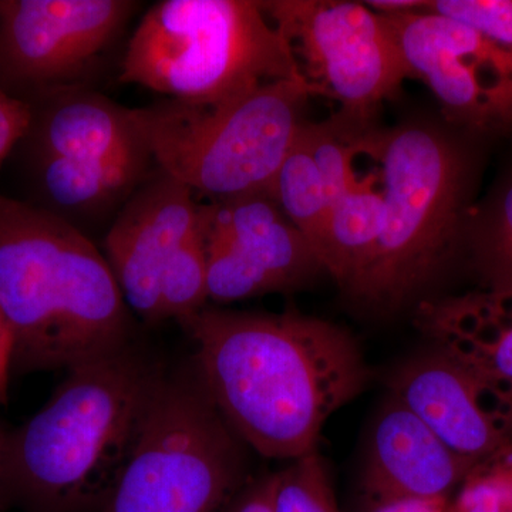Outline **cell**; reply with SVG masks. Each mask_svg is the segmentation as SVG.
<instances>
[{
  "mask_svg": "<svg viewBox=\"0 0 512 512\" xmlns=\"http://www.w3.org/2000/svg\"><path fill=\"white\" fill-rule=\"evenodd\" d=\"M183 326L215 409L264 457L291 461L319 450L330 417L372 380L348 330L315 316L205 308Z\"/></svg>",
  "mask_w": 512,
  "mask_h": 512,
  "instance_id": "obj_1",
  "label": "cell"
},
{
  "mask_svg": "<svg viewBox=\"0 0 512 512\" xmlns=\"http://www.w3.org/2000/svg\"><path fill=\"white\" fill-rule=\"evenodd\" d=\"M164 373L137 340L67 370L45 407L9 433V507L100 512L136 446Z\"/></svg>",
  "mask_w": 512,
  "mask_h": 512,
  "instance_id": "obj_2",
  "label": "cell"
},
{
  "mask_svg": "<svg viewBox=\"0 0 512 512\" xmlns=\"http://www.w3.org/2000/svg\"><path fill=\"white\" fill-rule=\"evenodd\" d=\"M0 312L12 372L72 369L136 340L106 256L53 212L0 195Z\"/></svg>",
  "mask_w": 512,
  "mask_h": 512,
  "instance_id": "obj_3",
  "label": "cell"
},
{
  "mask_svg": "<svg viewBox=\"0 0 512 512\" xmlns=\"http://www.w3.org/2000/svg\"><path fill=\"white\" fill-rule=\"evenodd\" d=\"M302 73L262 2L163 0L128 42L120 82L167 99L221 104Z\"/></svg>",
  "mask_w": 512,
  "mask_h": 512,
  "instance_id": "obj_4",
  "label": "cell"
},
{
  "mask_svg": "<svg viewBox=\"0 0 512 512\" xmlns=\"http://www.w3.org/2000/svg\"><path fill=\"white\" fill-rule=\"evenodd\" d=\"M318 90L305 77L265 84L221 104L164 99L133 109L156 167L211 201L269 194Z\"/></svg>",
  "mask_w": 512,
  "mask_h": 512,
  "instance_id": "obj_5",
  "label": "cell"
},
{
  "mask_svg": "<svg viewBox=\"0 0 512 512\" xmlns=\"http://www.w3.org/2000/svg\"><path fill=\"white\" fill-rule=\"evenodd\" d=\"M383 231L348 298L376 313L402 309L430 284L466 228L468 164L436 128L409 124L376 138Z\"/></svg>",
  "mask_w": 512,
  "mask_h": 512,
  "instance_id": "obj_6",
  "label": "cell"
},
{
  "mask_svg": "<svg viewBox=\"0 0 512 512\" xmlns=\"http://www.w3.org/2000/svg\"><path fill=\"white\" fill-rule=\"evenodd\" d=\"M245 448L194 366L165 372L100 512H221L247 481Z\"/></svg>",
  "mask_w": 512,
  "mask_h": 512,
  "instance_id": "obj_7",
  "label": "cell"
},
{
  "mask_svg": "<svg viewBox=\"0 0 512 512\" xmlns=\"http://www.w3.org/2000/svg\"><path fill=\"white\" fill-rule=\"evenodd\" d=\"M262 9L279 30L302 76L342 106V116L365 123L382 101L414 79L380 13L366 3L274 0Z\"/></svg>",
  "mask_w": 512,
  "mask_h": 512,
  "instance_id": "obj_8",
  "label": "cell"
},
{
  "mask_svg": "<svg viewBox=\"0 0 512 512\" xmlns=\"http://www.w3.org/2000/svg\"><path fill=\"white\" fill-rule=\"evenodd\" d=\"M136 8L128 0H0V89L29 103L87 87Z\"/></svg>",
  "mask_w": 512,
  "mask_h": 512,
  "instance_id": "obj_9",
  "label": "cell"
},
{
  "mask_svg": "<svg viewBox=\"0 0 512 512\" xmlns=\"http://www.w3.org/2000/svg\"><path fill=\"white\" fill-rule=\"evenodd\" d=\"M414 77L451 120L480 133H512V50L426 6L380 13Z\"/></svg>",
  "mask_w": 512,
  "mask_h": 512,
  "instance_id": "obj_10",
  "label": "cell"
},
{
  "mask_svg": "<svg viewBox=\"0 0 512 512\" xmlns=\"http://www.w3.org/2000/svg\"><path fill=\"white\" fill-rule=\"evenodd\" d=\"M200 229L210 301L289 291L323 271L311 242L269 194L200 205Z\"/></svg>",
  "mask_w": 512,
  "mask_h": 512,
  "instance_id": "obj_11",
  "label": "cell"
},
{
  "mask_svg": "<svg viewBox=\"0 0 512 512\" xmlns=\"http://www.w3.org/2000/svg\"><path fill=\"white\" fill-rule=\"evenodd\" d=\"M198 215L194 192L156 167L107 231L104 256L128 308L144 322H161V275Z\"/></svg>",
  "mask_w": 512,
  "mask_h": 512,
  "instance_id": "obj_12",
  "label": "cell"
},
{
  "mask_svg": "<svg viewBox=\"0 0 512 512\" xmlns=\"http://www.w3.org/2000/svg\"><path fill=\"white\" fill-rule=\"evenodd\" d=\"M390 393L470 463L512 443V394L440 352L404 366Z\"/></svg>",
  "mask_w": 512,
  "mask_h": 512,
  "instance_id": "obj_13",
  "label": "cell"
},
{
  "mask_svg": "<svg viewBox=\"0 0 512 512\" xmlns=\"http://www.w3.org/2000/svg\"><path fill=\"white\" fill-rule=\"evenodd\" d=\"M473 464L390 393L370 430L360 485L372 508L393 501L450 500Z\"/></svg>",
  "mask_w": 512,
  "mask_h": 512,
  "instance_id": "obj_14",
  "label": "cell"
},
{
  "mask_svg": "<svg viewBox=\"0 0 512 512\" xmlns=\"http://www.w3.org/2000/svg\"><path fill=\"white\" fill-rule=\"evenodd\" d=\"M414 323L436 352L512 394V286L424 299Z\"/></svg>",
  "mask_w": 512,
  "mask_h": 512,
  "instance_id": "obj_15",
  "label": "cell"
},
{
  "mask_svg": "<svg viewBox=\"0 0 512 512\" xmlns=\"http://www.w3.org/2000/svg\"><path fill=\"white\" fill-rule=\"evenodd\" d=\"M36 157L109 161L147 148L138 136L133 109L89 87L62 90L29 101Z\"/></svg>",
  "mask_w": 512,
  "mask_h": 512,
  "instance_id": "obj_16",
  "label": "cell"
},
{
  "mask_svg": "<svg viewBox=\"0 0 512 512\" xmlns=\"http://www.w3.org/2000/svg\"><path fill=\"white\" fill-rule=\"evenodd\" d=\"M35 165L37 187L47 202L42 208L74 225L76 218L120 211L156 164L144 148L109 161L36 157Z\"/></svg>",
  "mask_w": 512,
  "mask_h": 512,
  "instance_id": "obj_17",
  "label": "cell"
},
{
  "mask_svg": "<svg viewBox=\"0 0 512 512\" xmlns=\"http://www.w3.org/2000/svg\"><path fill=\"white\" fill-rule=\"evenodd\" d=\"M384 200L370 180H360L329 208L313 249L346 296L375 254L383 231Z\"/></svg>",
  "mask_w": 512,
  "mask_h": 512,
  "instance_id": "obj_18",
  "label": "cell"
},
{
  "mask_svg": "<svg viewBox=\"0 0 512 512\" xmlns=\"http://www.w3.org/2000/svg\"><path fill=\"white\" fill-rule=\"evenodd\" d=\"M303 127L279 168L269 195L313 247L328 215L329 202Z\"/></svg>",
  "mask_w": 512,
  "mask_h": 512,
  "instance_id": "obj_19",
  "label": "cell"
},
{
  "mask_svg": "<svg viewBox=\"0 0 512 512\" xmlns=\"http://www.w3.org/2000/svg\"><path fill=\"white\" fill-rule=\"evenodd\" d=\"M160 318L184 325L207 308V252L200 229V215L194 231L171 256L160 279Z\"/></svg>",
  "mask_w": 512,
  "mask_h": 512,
  "instance_id": "obj_20",
  "label": "cell"
},
{
  "mask_svg": "<svg viewBox=\"0 0 512 512\" xmlns=\"http://www.w3.org/2000/svg\"><path fill=\"white\" fill-rule=\"evenodd\" d=\"M471 239L484 286H512V178L478 211Z\"/></svg>",
  "mask_w": 512,
  "mask_h": 512,
  "instance_id": "obj_21",
  "label": "cell"
},
{
  "mask_svg": "<svg viewBox=\"0 0 512 512\" xmlns=\"http://www.w3.org/2000/svg\"><path fill=\"white\" fill-rule=\"evenodd\" d=\"M274 512H340L328 468L319 450L288 461L274 473Z\"/></svg>",
  "mask_w": 512,
  "mask_h": 512,
  "instance_id": "obj_22",
  "label": "cell"
},
{
  "mask_svg": "<svg viewBox=\"0 0 512 512\" xmlns=\"http://www.w3.org/2000/svg\"><path fill=\"white\" fill-rule=\"evenodd\" d=\"M450 512H512V443L473 464Z\"/></svg>",
  "mask_w": 512,
  "mask_h": 512,
  "instance_id": "obj_23",
  "label": "cell"
},
{
  "mask_svg": "<svg viewBox=\"0 0 512 512\" xmlns=\"http://www.w3.org/2000/svg\"><path fill=\"white\" fill-rule=\"evenodd\" d=\"M426 9L460 20L512 50V0H436Z\"/></svg>",
  "mask_w": 512,
  "mask_h": 512,
  "instance_id": "obj_24",
  "label": "cell"
},
{
  "mask_svg": "<svg viewBox=\"0 0 512 512\" xmlns=\"http://www.w3.org/2000/svg\"><path fill=\"white\" fill-rule=\"evenodd\" d=\"M30 123H32L30 104L15 99L0 89V170L13 148L25 140Z\"/></svg>",
  "mask_w": 512,
  "mask_h": 512,
  "instance_id": "obj_25",
  "label": "cell"
},
{
  "mask_svg": "<svg viewBox=\"0 0 512 512\" xmlns=\"http://www.w3.org/2000/svg\"><path fill=\"white\" fill-rule=\"evenodd\" d=\"M272 485L274 474L245 481L221 512H274Z\"/></svg>",
  "mask_w": 512,
  "mask_h": 512,
  "instance_id": "obj_26",
  "label": "cell"
},
{
  "mask_svg": "<svg viewBox=\"0 0 512 512\" xmlns=\"http://www.w3.org/2000/svg\"><path fill=\"white\" fill-rule=\"evenodd\" d=\"M12 335L0 312V403L8 400L9 376L12 372Z\"/></svg>",
  "mask_w": 512,
  "mask_h": 512,
  "instance_id": "obj_27",
  "label": "cell"
},
{
  "mask_svg": "<svg viewBox=\"0 0 512 512\" xmlns=\"http://www.w3.org/2000/svg\"><path fill=\"white\" fill-rule=\"evenodd\" d=\"M450 500H403L377 505L370 512H450Z\"/></svg>",
  "mask_w": 512,
  "mask_h": 512,
  "instance_id": "obj_28",
  "label": "cell"
},
{
  "mask_svg": "<svg viewBox=\"0 0 512 512\" xmlns=\"http://www.w3.org/2000/svg\"><path fill=\"white\" fill-rule=\"evenodd\" d=\"M365 3L377 13L409 12V10L421 9L426 6V2H419V0H373V2Z\"/></svg>",
  "mask_w": 512,
  "mask_h": 512,
  "instance_id": "obj_29",
  "label": "cell"
},
{
  "mask_svg": "<svg viewBox=\"0 0 512 512\" xmlns=\"http://www.w3.org/2000/svg\"><path fill=\"white\" fill-rule=\"evenodd\" d=\"M10 430L3 429L0 426V511L9 507L8 497H6V457H8V441Z\"/></svg>",
  "mask_w": 512,
  "mask_h": 512,
  "instance_id": "obj_30",
  "label": "cell"
}]
</instances>
